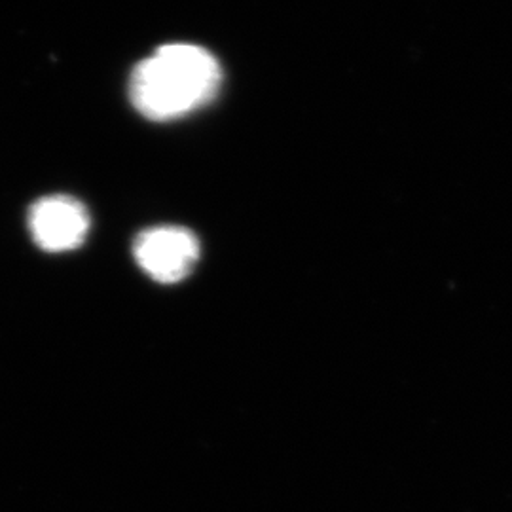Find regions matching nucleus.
Returning <instances> with one entry per match:
<instances>
[{
  "instance_id": "f03ea898",
  "label": "nucleus",
  "mask_w": 512,
  "mask_h": 512,
  "mask_svg": "<svg viewBox=\"0 0 512 512\" xmlns=\"http://www.w3.org/2000/svg\"><path fill=\"white\" fill-rule=\"evenodd\" d=\"M133 255L145 274L160 283H177L194 270L200 258V241L179 226H158L141 232Z\"/></svg>"
},
{
  "instance_id": "f257e3e1",
  "label": "nucleus",
  "mask_w": 512,
  "mask_h": 512,
  "mask_svg": "<svg viewBox=\"0 0 512 512\" xmlns=\"http://www.w3.org/2000/svg\"><path fill=\"white\" fill-rule=\"evenodd\" d=\"M220 80L215 55L192 44H167L133 69L129 97L148 120L167 122L207 105Z\"/></svg>"
},
{
  "instance_id": "7ed1b4c3",
  "label": "nucleus",
  "mask_w": 512,
  "mask_h": 512,
  "mask_svg": "<svg viewBox=\"0 0 512 512\" xmlns=\"http://www.w3.org/2000/svg\"><path fill=\"white\" fill-rule=\"evenodd\" d=\"M29 230L40 249L65 253L84 243L90 232V213L74 198L48 196L31 207Z\"/></svg>"
}]
</instances>
